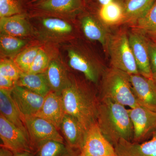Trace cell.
<instances>
[{
	"label": "cell",
	"instance_id": "9c48e42d",
	"mask_svg": "<svg viewBox=\"0 0 156 156\" xmlns=\"http://www.w3.org/2000/svg\"><path fill=\"white\" fill-rule=\"evenodd\" d=\"M129 43L139 73L152 79L149 53L148 39L144 34L134 29L128 34Z\"/></svg>",
	"mask_w": 156,
	"mask_h": 156
},
{
	"label": "cell",
	"instance_id": "7402d4cb",
	"mask_svg": "<svg viewBox=\"0 0 156 156\" xmlns=\"http://www.w3.org/2000/svg\"><path fill=\"white\" fill-rule=\"evenodd\" d=\"M78 153L65 143L54 140L41 143L35 151L34 156H65Z\"/></svg>",
	"mask_w": 156,
	"mask_h": 156
},
{
	"label": "cell",
	"instance_id": "5b68a950",
	"mask_svg": "<svg viewBox=\"0 0 156 156\" xmlns=\"http://www.w3.org/2000/svg\"><path fill=\"white\" fill-rule=\"evenodd\" d=\"M23 119L34 152L40 144L46 140L65 143L58 129L47 120L36 116L23 117Z\"/></svg>",
	"mask_w": 156,
	"mask_h": 156
},
{
	"label": "cell",
	"instance_id": "7c38bea8",
	"mask_svg": "<svg viewBox=\"0 0 156 156\" xmlns=\"http://www.w3.org/2000/svg\"><path fill=\"white\" fill-rule=\"evenodd\" d=\"M69 64L71 68L83 73L87 80L97 83L105 70L84 53L73 49L68 50Z\"/></svg>",
	"mask_w": 156,
	"mask_h": 156
},
{
	"label": "cell",
	"instance_id": "ac0fdd59",
	"mask_svg": "<svg viewBox=\"0 0 156 156\" xmlns=\"http://www.w3.org/2000/svg\"><path fill=\"white\" fill-rule=\"evenodd\" d=\"M1 34L22 37L30 35L31 27L22 14H17L0 19Z\"/></svg>",
	"mask_w": 156,
	"mask_h": 156
},
{
	"label": "cell",
	"instance_id": "74e56055",
	"mask_svg": "<svg viewBox=\"0 0 156 156\" xmlns=\"http://www.w3.org/2000/svg\"><path fill=\"white\" fill-rule=\"evenodd\" d=\"M152 79L156 86V73H155L153 74Z\"/></svg>",
	"mask_w": 156,
	"mask_h": 156
},
{
	"label": "cell",
	"instance_id": "8d00e7d4",
	"mask_svg": "<svg viewBox=\"0 0 156 156\" xmlns=\"http://www.w3.org/2000/svg\"><path fill=\"white\" fill-rule=\"evenodd\" d=\"M101 6L108 5L110 3L115 2V0H98Z\"/></svg>",
	"mask_w": 156,
	"mask_h": 156
},
{
	"label": "cell",
	"instance_id": "6da1fadb",
	"mask_svg": "<svg viewBox=\"0 0 156 156\" xmlns=\"http://www.w3.org/2000/svg\"><path fill=\"white\" fill-rule=\"evenodd\" d=\"M97 123L103 136L114 147L121 139H133L134 128L128 109L120 104L101 98Z\"/></svg>",
	"mask_w": 156,
	"mask_h": 156
},
{
	"label": "cell",
	"instance_id": "ab89813d",
	"mask_svg": "<svg viewBox=\"0 0 156 156\" xmlns=\"http://www.w3.org/2000/svg\"><path fill=\"white\" fill-rule=\"evenodd\" d=\"M44 1V0H32L33 2H37V1Z\"/></svg>",
	"mask_w": 156,
	"mask_h": 156
},
{
	"label": "cell",
	"instance_id": "f35d334b",
	"mask_svg": "<svg viewBox=\"0 0 156 156\" xmlns=\"http://www.w3.org/2000/svg\"><path fill=\"white\" fill-rule=\"evenodd\" d=\"M78 153H73L67 155L65 156H77Z\"/></svg>",
	"mask_w": 156,
	"mask_h": 156
},
{
	"label": "cell",
	"instance_id": "ffe728a7",
	"mask_svg": "<svg viewBox=\"0 0 156 156\" xmlns=\"http://www.w3.org/2000/svg\"><path fill=\"white\" fill-rule=\"evenodd\" d=\"M81 24L87 38L91 41H97L104 47H107L110 35L103 24L90 16L83 17Z\"/></svg>",
	"mask_w": 156,
	"mask_h": 156
},
{
	"label": "cell",
	"instance_id": "8992f818",
	"mask_svg": "<svg viewBox=\"0 0 156 156\" xmlns=\"http://www.w3.org/2000/svg\"><path fill=\"white\" fill-rule=\"evenodd\" d=\"M1 146L7 148L14 153L23 151L34 152L29 136L22 130L0 115Z\"/></svg>",
	"mask_w": 156,
	"mask_h": 156
},
{
	"label": "cell",
	"instance_id": "30bf717a",
	"mask_svg": "<svg viewBox=\"0 0 156 156\" xmlns=\"http://www.w3.org/2000/svg\"><path fill=\"white\" fill-rule=\"evenodd\" d=\"M130 76L132 91L140 106L156 112V86L153 79L139 73Z\"/></svg>",
	"mask_w": 156,
	"mask_h": 156
},
{
	"label": "cell",
	"instance_id": "2e32d148",
	"mask_svg": "<svg viewBox=\"0 0 156 156\" xmlns=\"http://www.w3.org/2000/svg\"><path fill=\"white\" fill-rule=\"evenodd\" d=\"M0 111L1 115L29 136L22 115L11 97L10 90H0Z\"/></svg>",
	"mask_w": 156,
	"mask_h": 156
},
{
	"label": "cell",
	"instance_id": "83f0119b",
	"mask_svg": "<svg viewBox=\"0 0 156 156\" xmlns=\"http://www.w3.org/2000/svg\"><path fill=\"white\" fill-rule=\"evenodd\" d=\"M42 25L50 32L58 34H69L73 30L72 27L69 23L58 18H44L42 20Z\"/></svg>",
	"mask_w": 156,
	"mask_h": 156
},
{
	"label": "cell",
	"instance_id": "44dd1931",
	"mask_svg": "<svg viewBox=\"0 0 156 156\" xmlns=\"http://www.w3.org/2000/svg\"><path fill=\"white\" fill-rule=\"evenodd\" d=\"M156 0H127L124 8V23L131 26L146 14Z\"/></svg>",
	"mask_w": 156,
	"mask_h": 156
},
{
	"label": "cell",
	"instance_id": "d6a6232c",
	"mask_svg": "<svg viewBox=\"0 0 156 156\" xmlns=\"http://www.w3.org/2000/svg\"><path fill=\"white\" fill-rule=\"evenodd\" d=\"M17 83L9 78L0 75V88L1 89L10 90L13 89Z\"/></svg>",
	"mask_w": 156,
	"mask_h": 156
},
{
	"label": "cell",
	"instance_id": "f1b7e54d",
	"mask_svg": "<svg viewBox=\"0 0 156 156\" xmlns=\"http://www.w3.org/2000/svg\"><path fill=\"white\" fill-rule=\"evenodd\" d=\"M22 73L14 60L7 58L1 59L0 75L9 78L17 83Z\"/></svg>",
	"mask_w": 156,
	"mask_h": 156
},
{
	"label": "cell",
	"instance_id": "4fadbf2b",
	"mask_svg": "<svg viewBox=\"0 0 156 156\" xmlns=\"http://www.w3.org/2000/svg\"><path fill=\"white\" fill-rule=\"evenodd\" d=\"M59 130L66 144L74 151L79 152L87 131L80 122L72 116L65 114Z\"/></svg>",
	"mask_w": 156,
	"mask_h": 156
},
{
	"label": "cell",
	"instance_id": "4dcf8cb0",
	"mask_svg": "<svg viewBox=\"0 0 156 156\" xmlns=\"http://www.w3.org/2000/svg\"><path fill=\"white\" fill-rule=\"evenodd\" d=\"M19 6L15 0H0V17H9L19 14Z\"/></svg>",
	"mask_w": 156,
	"mask_h": 156
},
{
	"label": "cell",
	"instance_id": "9a60e30c",
	"mask_svg": "<svg viewBox=\"0 0 156 156\" xmlns=\"http://www.w3.org/2000/svg\"><path fill=\"white\" fill-rule=\"evenodd\" d=\"M142 143L121 139L115 146L117 156H156V130Z\"/></svg>",
	"mask_w": 156,
	"mask_h": 156
},
{
	"label": "cell",
	"instance_id": "e0dca14e",
	"mask_svg": "<svg viewBox=\"0 0 156 156\" xmlns=\"http://www.w3.org/2000/svg\"><path fill=\"white\" fill-rule=\"evenodd\" d=\"M45 73L51 91L61 95L70 82L64 66L58 60H51Z\"/></svg>",
	"mask_w": 156,
	"mask_h": 156
},
{
	"label": "cell",
	"instance_id": "4316f807",
	"mask_svg": "<svg viewBox=\"0 0 156 156\" xmlns=\"http://www.w3.org/2000/svg\"><path fill=\"white\" fill-rule=\"evenodd\" d=\"M40 49L37 46L30 47L15 56L14 61L22 73L28 72Z\"/></svg>",
	"mask_w": 156,
	"mask_h": 156
},
{
	"label": "cell",
	"instance_id": "7a4b0ae2",
	"mask_svg": "<svg viewBox=\"0 0 156 156\" xmlns=\"http://www.w3.org/2000/svg\"><path fill=\"white\" fill-rule=\"evenodd\" d=\"M60 95L65 113L76 119L86 130L97 123L99 102L87 86L70 79Z\"/></svg>",
	"mask_w": 156,
	"mask_h": 156
},
{
	"label": "cell",
	"instance_id": "cb8c5ba5",
	"mask_svg": "<svg viewBox=\"0 0 156 156\" xmlns=\"http://www.w3.org/2000/svg\"><path fill=\"white\" fill-rule=\"evenodd\" d=\"M80 5V0H44L39 7L46 11L65 13L77 10Z\"/></svg>",
	"mask_w": 156,
	"mask_h": 156
},
{
	"label": "cell",
	"instance_id": "277c9868",
	"mask_svg": "<svg viewBox=\"0 0 156 156\" xmlns=\"http://www.w3.org/2000/svg\"><path fill=\"white\" fill-rule=\"evenodd\" d=\"M106 47L112 67L129 75L139 73L129 43L128 34L125 32H119L110 36Z\"/></svg>",
	"mask_w": 156,
	"mask_h": 156
},
{
	"label": "cell",
	"instance_id": "8fae6325",
	"mask_svg": "<svg viewBox=\"0 0 156 156\" xmlns=\"http://www.w3.org/2000/svg\"><path fill=\"white\" fill-rule=\"evenodd\" d=\"M11 94L23 117L36 114L41 108L45 98L44 96L17 84L11 89Z\"/></svg>",
	"mask_w": 156,
	"mask_h": 156
},
{
	"label": "cell",
	"instance_id": "1f68e13d",
	"mask_svg": "<svg viewBox=\"0 0 156 156\" xmlns=\"http://www.w3.org/2000/svg\"><path fill=\"white\" fill-rule=\"evenodd\" d=\"M149 53L152 73H156V44L148 39Z\"/></svg>",
	"mask_w": 156,
	"mask_h": 156
},
{
	"label": "cell",
	"instance_id": "836d02e7",
	"mask_svg": "<svg viewBox=\"0 0 156 156\" xmlns=\"http://www.w3.org/2000/svg\"><path fill=\"white\" fill-rule=\"evenodd\" d=\"M14 153L9 149L1 146L0 156H14Z\"/></svg>",
	"mask_w": 156,
	"mask_h": 156
},
{
	"label": "cell",
	"instance_id": "52a82bcc",
	"mask_svg": "<svg viewBox=\"0 0 156 156\" xmlns=\"http://www.w3.org/2000/svg\"><path fill=\"white\" fill-rule=\"evenodd\" d=\"M77 156H117L114 147L101 133L97 123L87 130Z\"/></svg>",
	"mask_w": 156,
	"mask_h": 156
},
{
	"label": "cell",
	"instance_id": "484cf974",
	"mask_svg": "<svg viewBox=\"0 0 156 156\" xmlns=\"http://www.w3.org/2000/svg\"><path fill=\"white\" fill-rule=\"evenodd\" d=\"M131 26L144 35L156 33V0L146 14Z\"/></svg>",
	"mask_w": 156,
	"mask_h": 156
},
{
	"label": "cell",
	"instance_id": "d6986e66",
	"mask_svg": "<svg viewBox=\"0 0 156 156\" xmlns=\"http://www.w3.org/2000/svg\"><path fill=\"white\" fill-rule=\"evenodd\" d=\"M16 84L44 97L51 91L45 73L38 74L22 73Z\"/></svg>",
	"mask_w": 156,
	"mask_h": 156
},
{
	"label": "cell",
	"instance_id": "d4e9b609",
	"mask_svg": "<svg viewBox=\"0 0 156 156\" xmlns=\"http://www.w3.org/2000/svg\"><path fill=\"white\" fill-rule=\"evenodd\" d=\"M27 41L23 39L1 34V53L5 57L17 56L21 49L25 47Z\"/></svg>",
	"mask_w": 156,
	"mask_h": 156
},
{
	"label": "cell",
	"instance_id": "d590c367",
	"mask_svg": "<svg viewBox=\"0 0 156 156\" xmlns=\"http://www.w3.org/2000/svg\"><path fill=\"white\" fill-rule=\"evenodd\" d=\"M145 35L152 42L156 44V33L150 34Z\"/></svg>",
	"mask_w": 156,
	"mask_h": 156
},
{
	"label": "cell",
	"instance_id": "3957f363",
	"mask_svg": "<svg viewBox=\"0 0 156 156\" xmlns=\"http://www.w3.org/2000/svg\"><path fill=\"white\" fill-rule=\"evenodd\" d=\"M101 94V98L110 99L131 108L140 106L132 91L130 75L114 68L104 72Z\"/></svg>",
	"mask_w": 156,
	"mask_h": 156
},
{
	"label": "cell",
	"instance_id": "ba28073f",
	"mask_svg": "<svg viewBox=\"0 0 156 156\" xmlns=\"http://www.w3.org/2000/svg\"><path fill=\"white\" fill-rule=\"evenodd\" d=\"M134 128L135 142H138L156 130V112L141 106L128 109Z\"/></svg>",
	"mask_w": 156,
	"mask_h": 156
},
{
	"label": "cell",
	"instance_id": "5bb4252c",
	"mask_svg": "<svg viewBox=\"0 0 156 156\" xmlns=\"http://www.w3.org/2000/svg\"><path fill=\"white\" fill-rule=\"evenodd\" d=\"M65 114L61 95L51 91L45 96L41 108L34 116L47 120L59 130Z\"/></svg>",
	"mask_w": 156,
	"mask_h": 156
},
{
	"label": "cell",
	"instance_id": "603a6c76",
	"mask_svg": "<svg viewBox=\"0 0 156 156\" xmlns=\"http://www.w3.org/2000/svg\"><path fill=\"white\" fill-rule=\"evenodd\" d=\"M99 15L103 24L107 26H115L124 23V8L116 1L101 6Z\"/></svg>",
	"mask_w": 156,
	"mask_h": 156
},
{
	"label": "cell",
	"instance_id": "e575fe53",
	"mask_svg": "<svg viewBox=\"0 0 156 156\" xmlns=\"http://www.w3.org/2000/svg\"><path fill=\"white\" fill-rule=\"evenodd\" d=\"M35 152L23 151L14 153V156H34Z\"/></svg>",
	"mask_w": 156,
	"mask_h": 156
},
{
	"label": "cell",
	"instance_id": "f546056e",
	"mask_svg": "<svg viewBox=\"0 0 156 156\" xmlns=\"http://www.w3.org/2000/svg\"><path fill=\"white\" fill-rule=\"evenodd\" d=\"M48 55L40 48L28 71V73L38 74L45 72L50 64Z\"/></svg>",
	"mask_w": 156,
	"mask_h": 156
}]
</instances>
